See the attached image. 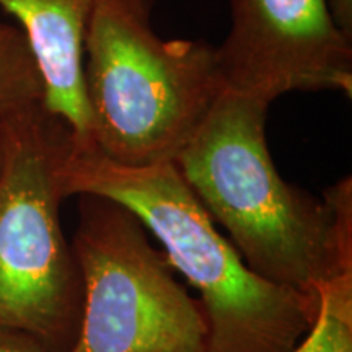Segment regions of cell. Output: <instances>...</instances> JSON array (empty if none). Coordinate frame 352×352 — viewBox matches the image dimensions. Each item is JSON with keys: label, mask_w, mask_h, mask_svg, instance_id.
Masks as SVG:
<instances>
[{"label": "cell", "mask_w": 352, "mask_h": 352, "mask_svg": "<svg viewBox=\"0 0 352 352\" xmlns=\"http://www.w3.org/2000/svg\"><path fill=\"white\" fill-rule=\"evenodd\" d=\"M63 186L65 197L118 202L155 236L173 271L195 289L209 324V352H292L314 327L320 298L250 270L175 164L121 165L72 140Z\"/></svg>", "instance_id": "cell-2"}, {"label": "cell", "mask_w": 352, "mask_h": 352, "mask_svg": "<svg viewBox=\"0 0 352 352\" xmlns=\"http://www.w3.org/2000/svg\"><path fill=\"white\" fill-rule=\"evenodd\" d=\"M0 352H47L26 334L0 327Z\"/></svg>", "instance_id": "cell-10"}, {"label": "cell", "mask_w": 352, "mask_h": 352, "mask_svg": "<svg viewBox=\"0 0 352 352\" xmlns=\"http://www.w3.org/2000/svg\"><path fill=\"white\" fill-rule=\"evenodd\" d=\"M78 197L72 250L82 307L67 352H209L199 300L140 220L107 197Z\"/></svg>", "instance_id": "cell-5"}, {"label": "cell", "mask_w": 352, "mask_h": 352, "mask_svg": "<svg viewBox=\"0 0 352 352\" xmlns=\"http://www.w3.org/2000/svg\"><path fill=\"white\" fill-rule=\"evenodd\" d=\"M217 52L223 91L270 104L290 91L352 95V38L329 0H230Z\"/></svg>", "instance_id": "cell-6"}, {"label": "cell", "mask_w": 352, "mask_h": 352, "mask_svg": "<svg viewBox=\"0 0 352 352\" xmlns=\"http://www.w3.org/2000/svg\"><path fill=\"white\" fill-rule=\"evenodd\" d=\"M43 103V82L21 30L0 23V116Z\"/></svg>", "instance_id": "cell-9"}, {"label": "cell", "mask_w": 352, "mask_h": 352, "mask_svg": "<svg viewBox=\"0 0 352 352\" xmlns=\"http://www.w3.org/2000/svg\"><path fill=\"white\" fill-rule=\"evenodd\" d=\"M333 16L347 36H352V0H329Z\"/></svg>", "instance_id": "cell-11"}, {"label": "cell", "mask_w": 352, "mask_h": 352, "mask_svg": "<svg viewBox=\"0 0 352 352\" xmlns=\"http://www.w3.org/2000/svg\"><path fill=\"white\" fill-rule=\"evenodd\" d=\"M94 148L116 164H175L222 95L215 47L153 32L148 0H98L83 39Z\"/></svg>", "instance_id": "cell-3"}, {"label": "cell", "mask_w": 352, "mask_h": 352, "mask_svg": "<svg viewBox=\"0 0 352 352\" xmlns=\"http://www.w3.org/2000/svg\"><path fill=\"white\" fill-rule=\"evenodd\" d=\"M98 0H0L21 25L43 82V107L63 120L77 147L94 148L83 87V39Z\"/></svg>", "instance_id": "cell-7"}, {"label": "cell", "mask_w": 352, "mask_h": 352, "mask_svg": "<svg viewBox=\"0 0 352 352\" xmlns=\"http://www.w3.org/2000/svg\"><path fill=\"white\" fill-rule=\"evenodd\" d=\"M0 127V327L67 352L82 307L80 271L59 217L72 132L41 101L2 114Z\"/></svg>", "instance_id": "cell-4"}, {"label": "cell", "mask_w": 352, "mask_h": 352, "mask_svg": "<svg viewBox=\"0 0 352 352\" xmlns=\"http://www.w3.org/2000/svg\"><path fill=\"white\" fill-rule=\"evenodd\" d=\"M267 109L222 91L175 165L250 270L318 298L352 270V179L321 199L284 182L267 147Z\"/></svg>", "instance_id": "cell-1"}, {"label": "cell", "mask_w": 352, "mask_h": 352, "mask_svg": "<svg viewBox=\"0 0 352 352\" xmlns=\"http://www.w3.org/2000/svg\"><path fill=\"white\" fill-rule=\"evenodd\" d=\"M318 298L314 327L292 352H352V270L329 280Z\"/></svg>", "instance_id": "cell-8"}, {"label": "cell", "mask_w": 352, "mask_h": 352, "mask_svg": "<svg viewBox=\"0 0 352 352\" xmlns=\"http://www.w3.org/2000/svg\"><path fill=\"white\" fill-rule=\"evenodd\" d=\"M0 157H2V127H0Z\"/></svg>", "instance_id": "cell-12"}]
</instances>
